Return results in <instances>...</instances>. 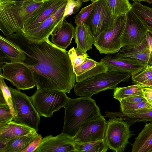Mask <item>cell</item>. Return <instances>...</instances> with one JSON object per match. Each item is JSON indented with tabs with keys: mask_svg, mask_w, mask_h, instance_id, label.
I'll return each instance as SVG.
<instances>
[{
	"mask_svg": "<svg viewBox=\"0 0 152 152\" xmlns=\"http://www.w3.org/2000/svg\"><path fill=\"white\" fill-rule=\"evenodd\" d=\"M75 142L73 137L62 132L55 137L47 136L34 152H75Z\"/></svg>",
	"mask_w": 152,
	"mask_h": 152,
	"instance_id": "5bb4252c",
	"label": "cell"
},
{
	"mask_svg": "<svg viewBox=\"0 0 152 152\" xmlns=\"http://www.w3.org/2000/svg\"><path fill=\"white\" fill-rule=\"evenodd\" d=\"M115 18L112 16L106 0H97L94 2L93 10L85 23L95 39L101 32L112 26Z\"/></svg>",
	"mask_w": 152,
	"mask_h": 152,
	"instance_id": "30bf717a",
	"label": "cell"
},
{
	"mask_svg": "<svg viewBox=\"0 0 152 152\" xmlns=\"http://www.w3.org/2000/svg\"><path fill=\"white\" fill-rule=\"evenodd\" d=\"M18 0H0V5L11 3Z\"/></svg>",
	"mask_w": 152,
	"mask_h": 152,
	"instance_id": "f6af8a7d",
	"label": "cell"
},
{
	"mask_svg": "<svg viewBox=\"0 0 152 152\" xmlns=\"http://www.w3.org/2000/svg\"><path fill=\"white\" fill-rule=\"evenodd\" d=\"M0 90L1 91L6 103L10 108L14 118L16 116V113L14 107L11 91L9 88L5 83L4 78L1 75H0Z\"/></svg>",
	"mask_w": 152,
	"mask_h": 152,
	"instance_id": "1f68e13d",
	"label": "cell"
},
{
	"mask_svg": "<svg viewBox=\"0 0 152 152\" xmlns=\"http://www.w3.org/2000/svg\"><path fill=\"white\" fill-rule=\"evenodd\" d=\"M119 51L118 53L114 54L115 56L137 60L145 65L146 67L150 66V49L146 38L138 45L123 48Z\"/></svg>",
	"mask_w": 152,
	"mask_h": 152,
	"instance_id": "e0dca14e",
	"label": "cell"
},
{
	"mask_svg": "<svg viewBox=\"0 0 152 152\" xmlns=\"http://www.w3.org/2000/svg\"><path fill=\"white\" fill-rule=\"evenodd\" d=\"M134 2L138 1L140 2L141 1H145L148 3L149 4H150L152 3V0H132Z\"/></svg>",
	"mask_w": 152,
	"mask_h": 152,
	"instance_id": "bcb514c9",
	"label": "cell"
},
{
	"mask_svg": "<svg viewBox=\"0 0 152 152\" xmlns=\"http://www.w3.org/2000/svg\"><path fill=\"white\" fill-rule=\"evenodd\" d=\"M74 39L77 46L75 49L84 53L92 49L95 38L88 26L82 23L75 27Z\"/></svg>",
	"mask_w": 152,
	"mask_h": 152,
	"instance_id": "ac0fdd59",
	"label": "cell"
},
{
	"mask_svg": "<svg viewBox=\"0 0 152 152\" xmlns=\"http://www.w3.org/2000/svg\"><path fill=\"white\" fill-rule=\"evenodd\" d=\"M148 32H149L150 33L152 37V31H149Z\"/></svg>",
	"mask_w": 152,
	"mask_h": 152,
	"instance_id": "c3c4849f",
	"label": "cell"
},
{
	"mask_svg": "<svg viewBox=\"0 0 152 152\" xmlns=\"http://www.w3.org/2000/svg\"><path fill=\"white\" fill-rule=\"evenodd\" d=\"M83 2H86L88 1H91L92 3L94 2L97 0H82Z\"/></svg>",
	"mask_w": 152,
	"mask_h": 152,
	"instance_id": "7dc6e473",
	"label": "cell"
},
{
	"mask_svg": "<svg viewBox=\"0 0 152 152\" xmlns=\"http://www.w3.org/2000/svg\"><path fill=\"white\" fill-rule=\"evenodd\" d=\"M106 123L104 140L107 146L114 152H124L132 135L130 126L118 117L110 118Z\"/></svg>",
	"mask_w": 152,
	"mask_h": 152,
	"instance_id": "52a82bcc",
	"label": "cell"
},
{
	"mask_svg": "<svg viewBox=\"0 0 152 152\" xmlns=\"http://www.w3.org/2000/svg\"><path fill=\"white\" fill-rule=\"evenodd\" d=\"M131 11L141 21L149 31H152V8L134 2L132 5Z\"/></svg>",
	"mask_w": 152,
	"mask_h": 152,
	"instance_id": "d4e9b609",
	"label": "cell"
},
{
	"mask_svg": "<svg viewBox=\"0 0 152 152\" xmlns=\"http://www.w3.org/2000/svg\"><path fill=\"white\" fill-rule=\"evenodd\" d=\"M16 113L13 121L35 130H39L40 118L33 105L31 98L19 90L9 87Z\"/></svg>",
	"mask_w": 152,
	"mask_h": 152,
	"instance_id": "5b68a950",
	"label": "cell"
},
{
	"mask_svg": "<svg viewBox=\"0 0 152 152\" xmlns=\"http://www.w3.org/2000/svg\"><path fill=\"white\" fill-rule=\"evenodd\" d=\"M106 122L104 117L101 115L83 123L74 137L75 142H86L104 140Z\"/></svg>",
	"mask_w": 152,
	"mask_h": 152,
	"instance_id": "4fadbf2b",
	"label": "cell"
},
{
	"mask_svg": "<svg viewBox=\"0 0 152 152\" xmlns=\"http://www.w3.org/2000/svg\"><path fill=\"white\" fill-rule=\"evenodd\" d=\"M110 9L113 17L116 18L126 14L132 6L129 0H106Z\"/></svg>",
	"mask_w": 152,
	"mask_h": 152,
	"instance_id": "83f0119b",
	"label": "cell"
},
{
	"mask_svg": "<svg viewBox=\"0 0 152 152\" xmlns=\"http://www.w3.org/2000/svg\"><path fill=\"white\" fill-rule=\"evenodd\" d=\"M16 62L12 58L0 50V65L2 66L4 63Z\"/></svg>",
	"mask_w": 152,
	"mask_h": 152,
	"instance_id": "60d3db41",
	"label": "cell"
},
{
	"mask_svg": "<svg viewBox=\"0 0 152 152\" xmlns=\"http://www.w3.org/2000/svg\"><path fill=\"white\" fill-rule=\"evenodd\" d=\"M125 15V24L120 39L121 48L138 45L146 38L148 31L147 28L131 10Z\"/></svg>",
	"mask_w": 152,
	"mask_h": 152,
	"instance_id": "8fae6325",
	"label": "cell"
},
{
	"mask_svg": "<svg viewBox=\"0 0 152 152\" xmlns=\"http://www.w3.org/2000/svg\"><path fill=\"white\" fill-rule=\"evenodd\" d=\"M75 152H106L108 149L104 139L97 141L75 143Z\"/></svg>",
	"mask_w": 152,
	"mask_h": 152,
	"instance_id": "484cf974",
	"label": "cell"
},
{
	"mask_svg": "<svg viewBox=\"0 0 152 152\" xmlns=\"http://www.w3.org/2000/svg\"><path fill=\"white\" fill-rule=\"evenodd\" d=\"M0 50L13 59L15 62L23 61L25 55L21 49L7 38L0 36Z\"/></svg>",
	"mask_w": 152,
	"mask_h": 152,
	"instance_id": "cb8c5ba5",
	"label": "cell"
},
{
	"mask_svg": "<svg viewBox=\"0 0 152 152\" xmlns=\"http://www.w3.org/2000/svg\"><path fill=\"white\" fill-rule=\"evenodd\" d=\"M67 0H48L43 4L37 12L25 22L23 34L34 29L55 12Z\"/></svg>",
	"mask_w": 152,
	"mask_h": 152,
	"instance_id": "2e32d148",
	"label": "cell"
},
{
	"mask_svg": "<svg viewBox=\"0 0 152 152\" xmlns=\"http://www.w3.org/2000/svg\"><path fill=\"white\" fill-rule=\"evenodd\" d=\"M14 117L7 104L0 105V128L13 121Z\"/></svg>",
	"mask_w": 152,
	"mask_h": 152,
	"instance_id": "e575fe53",
	"label": "cell"
},
{
	"mask_svg": "<svg viewBox=\"0 0 152 152\" xmlns=\"http://www.w3.org/2000/svg\"><path fill=\"white\" fill-rule=\"evenodd\" d=\"M67 53L73 71L89 57L87 53H84L78 51L74 47L69 50Z\"/></svg>",
	"mask_w": 152,
	"mask_h": 152,
	"instance_id": "4dcf8cb0",
	"label": "cell"
},
{
	"mask_svg": "<svg viewBox=\"0 0 152 152\" xmlns=\"http://www.w3.org/2000/svg\"></svg>",
	"mask_w": 152,
	"mask_h": 152,
	"instance_id": "816d5d0a",
	"label": "cell"
},
{
	"mask_svg": "<svg viewBox=\"0 0 152 152\" xmlns=\"http://www.w3.org/2000/svg\"><path fill=\"white\" fill-rule=\"evenodd\" d=\"M43 2L18 0L0 5V30L7 36L22 32L26 21L37 12Z\"/></svg>",
	"mask_w": 152,
	"mask_h": 152,
	"instance_id": "7a4b0ae2",
	"label": "cell"
},
{
	"mask_svg": "<svg viewBox=\"0 0 152 152\" xmlns=\"http://www.w3.org/2000/svg\"><path fill=\"white\" fill-rule=\"evenodd\" d=\"M39 135L35 130L19 137L8 142L0 152H21Z\"/></svg>",
	"mask_w": 152,
	"mask_h": 152,
	"instance_id": "603a6c76",
	"label": "cell"
},
{
	"mask_svg": "<svg viewBox=\"0 0 152 152\" xmlns=\"http://www.w3.org/2000/svg\"><path fill=\"white\" fill-rule=\"evenodd\" d=\"M7 104L1 91L0 90V105Z\"/></svg>",
	"mask_w": 152,
	"mask_h": 152,
	"instance_id": "ee69618b",
	"label": "cell"
},
{
	"mask_svg": "<svg viewBox=\"0 0 152 152\" xmlns=\"http://www.w3.org/2000/svg\"><path fill=\"white\" fill-rule=\"evenodd\" d=\"M131 76L127 73L108 71L75 83L74 92L80 97H91L100 92L114 89L118 84L127 81Z\"/></svg>",
	"mask_w": 152,
	"mask_h": 152,
	"instance_id": "277c9868",
	"label": "cell"
},
{
	"mask_svg": "<svg viewBox=\"0 0 152 152\" xmlns=\"http://www.w3.org/2000/svg\"><path fill=\"white\" fill-rule=\"evenodd\" d=\"M64 108V123L62 132L73 137L82 124L101 115L99 107L91 97L69 98Z\"/></svg>",
	"mask_w": 152,
	"mask_h": 152,
	"instance_id": "3957f363",
	"label": "cell"
},
{
	"mask_svg": "<svg viewBox=\"0 0 152 152\" xmlns=\"http://www.w3.org/2000/svg\"><path fill=\"white\" fill-rule=\"evenodd\" d=\"M105 115V117L110 118H121L130 126L137 122L152 121V110L134 111L126 114L123 113L121 110L119 112L106 111Z\"/></svg>",
	"mask_w": 152,
	"mask_h": 152,
	"instance_id": "7402d4cb",
	"label": "cell"
},
{
	"mask_svg": "<svg viewBox=\"0 0 152 152\" xmlns=\"http://www.w3.org/2000/svg\"><path fill=\"white\" fill-rule=\"evenodd\" d=\"M48 0H42V1H46Z\"/></svg>",
	"mask_w": 152,
	"mask_h": 152,
	"instance_id": "f907efd6",
	"label": "cell"
},
{
	"mask_svg": "<svg viewBox=\"0 0 152 152\" xmlns=\"http://www.w3.org/2000/svg\"><path fill=\"white\" fill-rule=\"evenodd\" d=\"M67 1L53 14L35 28L23 34L31 41L41 40L49 38L52 33L54 34L61 26Z\"/></svg>",
	"mask_w": 152,
	"mask_h": 152,
	"instance_id": "7c38bea8",
	"label": "cell"
},
{
	"mask_svg": "<svg viewBox=\"0 0 152 152\" xmlns=\"http://www.w3.org/2000/svg\"><path fill=\"white\" fill-rule=\"evenodd\" d=\"M0 75L19 90H28L36 86L34 72L22 61L5 64L0 67Z\"/></svg>",
	"mask_w": 152,
	"mask_h": 152,
	"instance_id": "9c48e42d",
	"label": "cell"
},
{
	"mask_svg": "<svg viewBox=\"0 0 152 152\" xmlns=\"http://www.w3.org/2000/svg\"><path fill=\"white\" fill-rule=\"evenodd\" d=\"M34 130H35L12 121L0 128V143L5 145L9 141L27 134Z\"/></svg>",
	"mask_w": 152,
	"mask_h": 152,
	"instance_id": "ffe728a7",
	"label": "cell"
},
{
	"mask_svg": "<svg viewBox=\"0 0 152 152\" xmlns=\"http://www.w3.org/2000/svg\"><path fill=\"white\" fill-rule=\"evenodd\" d=\"M145 88L138 84L125 87H116L114 89L113 98L119 102L122 99L130 96L139 95L144 96Z\"/></svg>",
	"mask_w": 152,
	"mask_h": 152,
	"instance_id": "4316f807",
	"label": "cell"
},
{
	"mask_svg": "<svg viewBox=\"0 0 152 152\" xmlns=\"http://www.w3.org/2000/svg\"><path fill=\"white\" fill-rule=\"evenodd\" d=\"M140 85L144 88L152 86V79L144 82Z\"/></svg>",
	"mask_w": 152,
	"mask_h": 152,
	"instance_id": "7bdbcfd3",
	"label": "cell"
},
{
	"mask_svg": "<svg viewBox=\"0 0 152 152\" xmlns=\"http://www.w3.org/2000/svg\"><path fill=\"white\" fill-rule=\"evenodd\" d=\"M135 139L132 152H152V121L146 123Z\"/></svg>",
	"mask_w": 152,
	"mask_h": 152,
	"instance_id": "44dd1931",
	"label": "cell"
},
{
	"mask_svg": "<svg viewBox=\"0 0 152 152\" xmlns=\"http://www.w3.org/2000/svg\"><path fill=\"white\" fill-rule=\"evenodd\" d=\"M42 137L40 134L36 138L25 148L21 152H34L40 143L42 139Z\"/></svg>",
	"mask_w": 152,
	"mask_h": 152,
	"instance_id": "74e56055",
	"label": "cell"
},
{
	"mask_svg": "<svg viewBox=\"0 0 152 152\" xmlns=\"http://www.w3.org/2000/svg\"><path fill=\"white\" fill-rule=\"evenodd\" d=\"M126 20L125 14L116 17L112 26L101 32L95 39L94 45L101 54H114L121 50L120 39Z\"/></svg>",
	"mask_w": 152,
	"mask_h": 152,
	"instance_id": "ba28073f",
	"label": "cell"
},
{
	"mask_svg": "<svg viewBox=\"0 0 152 152\" xmlns=\"http://www.w3.org/2000/svg\"><path fill=\"white\" fill-rule=\"evenodd\" d=\"M94 2L83 8L74 17L75 23L79 25L87 21L93 8Z\"/></svg>",
	"mask_w": 152,
	"mask_h": 152,
	"instance_id": "836d02e7",
	"label": "cell"
},
{
	"mask_svg": "<svg viewBox=\"0 0 152 152\" xmlns=\"http://www.w3.org/2000/svg\"><path fill=\"white\" fill-rule=\"evenodd\" d=\"M143 91L144 97L152 106V86L144 88Z\"/></svg>",
	"mask_w": 152,
	"mask_h": 152,
	"instance_id": "ab89813d",
	"label": "cell"
},
{
	"mask_svg": "<svg viewBox=\"0 0 152 152\" xmlns=\"http://www.w3.org/2000/svg\"><path fill=\"white\" fill-rule=\"evenodd\" d=\"M31 98L40 116L46 117L52 116L54 112L64 107L69 99L63 91L39 89Z\"/></svg>",
	"mask_w": 152,
	"mask_h": 152,
	"instance_id": "8992f818",
	"label": "cell"
},
{
	"mask_svg": "<svg viewBox=\"0 0 152 152\" xmlns=\"http://www.w3.org/2000/svg\"><path fill=\"white\" fill-rule=\"evenodd\" d=\"M100 61L107 66L109 71L127 73L132 76L142 71L146 67L137 60L117 57L113 54H107Z\"/></svg>",
	"mask_w": 152,
	"mask_h": 152,
	"instance_id": "9a60e30c",
	"label": "cell"
},
{
	"mask_svg": "<svg viewBox=\"0 0 152 152\" xmlns=\"http://www.w3.org/2000/svg\"><path fill=\"white\" fill-rule=\"evenodd\" d=\"M6 38L25 54L22 62L34 72L37 89L70 93L75 86L76 75L66 50L56 46L49 38L30 40L21 31Z\"/></svg>",
	"mask_w": 152,
	"mask_h": 152,
	"instance_id": "6da1fadb",
	"label": "cell"
},
{
	"mask_svg": "<svg viewBox=\"0 0 152 152\" xmlns=\"http://www.w3.org/2000/svg\"><path fill=\"white\" fill-rule=\"evenodd\" d=\"M121 101L130 103L147 102L144 96L139 95H135L125 97L122 99L119 102Z\"/></svg>",
	"mask_w": 152,
	"mask_h": 152,
	"instance_id": "f35d334b",
	"label": "cell"
},
{
	"mask_svg": "<svg viewBox=\"0 0 152 152\" xmlns=\"http://www.w3.org/2000/svg\"><path fill=\"white\" fill-rule=\"evenodd\" d=\"M75 32V28L64 19L56 33L51 34V42L57 47L66 50L74 38Z\"/></svg>",
	"mask_w": 152,
	"mask_h": 152,
	"instance_id": "d6986e66",
	"label": "cell"
},
{
	"mask_svg": "<svg viewBox=\"0 0 152 152\" xmlns=\"http://www.w3.org/2000/svg\"><path fill=\"white\" fill-rule=\"evenodd\" d=\"M152 79V65L146 66L142 71L132 76L134 84L141 85L144 82Z\"/></svg>",
	"mask_w": 152,
	"mask_h": 152,
	"instance_id": "d6a6232c",
	"label": "cell"
},
{
	"mask_svg": "<svg viewBox=\"0 0 152 152\" xmlns=\"http://www.w3.org/2000/svg\"><path fill=\"white\" fill-rule=\"evenodd\" d=\"M146 39L148 42L150 49V58L149 60V65H152V37L148 31L146 35Z\"/></svg>",
	"mask_w": 152,
	"mask_h": 152,
	"instance_id": "b9f144b4",
	"label": "cell"
},
{
	"mask_svg": "<svg viewBox=\"0 0 152 152\" xmlns=\"http://www.w3.org/2000/svg\"><path fill=\"white\" fill-rule=\"evenodd\" d=\"M120 102L121 110L123 113L125 114L134 111L152 110V106L147 102L137 103L127 102L122 101Z\"/></svg>",
	"mask_w": 152,
	"mask_h": 152,
	"instance_id": "f1b7e54d",
	"label": "cell"
},
{
	"mask_svg": "<svg viewBox=\"0 0 152 152\" xmlns=\"http://www.w3.org/2000/svg\"><path fill=\"white\" fill-rule=\"evenodd\" d=\"M98 62L91 58H87L86 61L77 67L74 72L76 76L80 75L95 67Z\"/></svg>",
	"mask_w": 152,
	"mask_h": 152,
	"instance_id": "8d00e7d4",
	"label": "cell"
},
{
	"mask_svg": "<svg viewBox=\"0 0 152 152\" xmlns=\"http://www.w3.org/2000/svg\"><path fill=\"white\" fill-rule=\"evenodd\" d=\"M83 2L82 0H67L63 19H64L69 16L78 12L82 6Z\"/></svg>",
	"mask_w": 152,
	"mask_h": 152,
	"instance_id": "d590c367",
	"label": "cell"
},
{
	"mask_svg": "<svg viewBox=\"0 0 152 152\" xmlns=\"http://www.w3.org/2000/svg\"><path fill=\"white\" fill-rule=\"evenodd\" d=\"M32 1H42V0H31Z\"/></svg>",
	"mask_w": 152,
	"mask_h": 152,
	"instance_id": "681fc988",
	"label": "cell"
},
{
	"mask_svg": "<svg viewBox=\"0 0 152 152\" xmlns=\"http://www.w3.org/2000/svg\"><path fill=\"white\" fill-rule=\"evenodd\" d=\"M108 71L107 66L100 61L91 69L79 76H76L75 81L78 83L97 75Z\"/></svg>",
	"mask_w": 152,
	"mask_h": 152,
	"instance_id": "f546056e",
	"label": "cell"
}]
</instances>
